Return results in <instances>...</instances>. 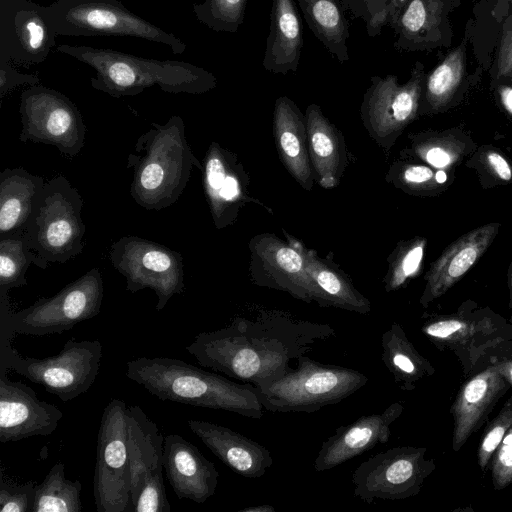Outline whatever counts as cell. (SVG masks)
Listing matches in <instances>:
<instances>
[{"label":"cell","instance_id":"obj_1","mask_svg":"<svg viewBox=\"0 0 512 512\" xmlns=\"http://www.w3.org/2000/svg\"><path fill=\"white\" fill-rule=\"evenodd\" d=\"M334 335L329 324L263 310L254 318L236 317L222 328L199 333L185 348L200 366L258 387L290 372L291 361Z\"/></svg>","mask_w":512,"mask_h":512},{"label":"cell","instance_id":"obj_2","mask_svg":"<svg viewBox=\"0 0 512 512\" xmlns=\"http://www.w3.org/2000/svg\"><path fill=\"white\" fill-rule=\"evenodd\" d=\"M126 376L162 401L225 410L252 419L263 416L256 386L231 381L180 359L138 357L126 363Z\"/></svg>","mask_w":512,"mask_h":512},{"label":"cell","instance_id":"obj_3","mask_svg":"<svg viewBox=\"0 0 512 512\" xmlns=\"http://www.w3.org/2000/svg\"><path fill=\"white\" fill-rule=\"evenodd\" d=\"M56 51L92 67L91 86L114 98L136 96L147 88L167 93L203 94L217 85L213 73L192 63L156 60L90 46L60 44Z\"/></svg>","mask_w":512,"mask_h":512},{"label":"cell","instance_id":"obj_4","mask_svg":"<svg viewBox=\"0 0 512 512\" xmlns=\"http://www.w3.org/2000/svg\"><path fill=\"white\" fill-rule=\"evenodd\" d=\"M194 166L203 169L188 144L183 119L173 115L164 124L153 122L128 155L130 195L146 210L168 208L183 194Z\"/></svg>","mask_w":512,"mask_h":512},{"label":"cell","instance_id":"obj_5","mask_svg":"<svg viewBox=\"0 0 512 512\" xmlns=\"http://www.w3.org/2000/svg\"><path fill=\"white\" fill-rule=\"evenodd\" d=\"M82 207L81 194L65 176L45 182L22 234L37 254L38 268L65 263L82 253L86 232Z\"/></svg>","mask_w":512,"mask_h":512},{"label":"cell","instance_id":"obj_6","mask_svg":"<svg viewBox=\"0 0 512 512\" xmlns=\"http://www.w3.org/2000/svg\"><path fill=\"white\" fill-rule=\"evenodd\" d=\"M368 380L358 370L322 364L303 355L298 358L295 369L256 388L267 411L313 413L343 401Z\"/></svg>","mask_w":512,"mask_h":512},{"label":"cell","instance_id":"obj_7","mask_svg":"<svg viewBox=\"0 0 512 512\" xmlns=\"http://www.w3.org/2000/svg\"><path fill=\"white\" fill-rule=\"evenodd\" d=\"M46 7L56 35L134 37L166 45L174 54L187 48L176 35L134 14L119 0H55Z\"/></svg>","mask_w":512,"mask_h":512},{"label":"cell","instance_id":"obj_8","mask_svg":"<svg viewBox=\"0 0 512 512\" xmlns=\"http://www.w3.org/2000/svg\"><path fill=\"white\" fill-rule=\"evenodd\" d=\"M99 340L76 341L70 338L54 356H22L5 336L1 341V369L12 370L68 402L84 394L94 384L102 358Z\"/></svg>","mask_w":512,"mask_h":512},{"label":"cell","instance_id":"obj_9","mask_svg":"<svg viewBox=\"0 0 512 512\" xmlns=\"http://www.w3.org/2000/svg\"><path fill=\"white\" fill-rule=\"evenodd\" d=\"M104 283L94 267L51 297H42L15 313L1 309V330L30 336L60 334L99 314Z\"/></svg>","mask_w":512,"mask_h":512},{"label":"cell","instance_id":"obj_10","mask_svg":"<svg viewBox=\"0 0 512 512\" xmlns=\"http://www.w3.org/2000/svg\"><path fill=\"white\" fill-rule=\"evenodd\" d=\"M113 267L125 278L126 290L135 293L149 288L157 296L156 310L185 291L183 256L161 243L126 235L110 247Z\"/></svg>","mask_w":512,"mask_h":512},{"label":"cell","instance_id":"obj_11","mask_svg":"<svg viewBox=\"0 0 512 512\" xmlns=\"http://www.w3.org/2000/svg\"><path fill=\"white\" fill-rule=\"evenodd\" d=\"M93 494L97 512L133 511L127 405L121 399H111L101 417Z\"/></svg>","mask_w":512,"mask_h":512},{"label":"cell","instance_id":"obj_12","mask_svg":"<svg viewBox=\"0 0 512 512\" xmlns=\"http://www.w3.org/2000/svg\"><path fill=\"white\" fill-rule=\"evenodd\" d=\"M21 142L51 145L69 157L84 147L86 125L75 103L65 94L41 84L20 96Z\"/></svg>","mask_w":512,"mask_h":512},{"label":"cell","instance_id":"obj_13","mask_svg":"<svg viewBox=\"0 0 512 512\" xmlns=\"http://www.w3.org/2000/svg\"><path fill=\"white\" fill-rule=\"evenodd\" d=\"M425 75L423 65L416 62L404 84H399L393 74L370 78L371 84L360 106V117L369 136L386 153L419 116Z\"/></svg>","mask_w":512,"mask_h":512},{"label":"cell","instance_id":"obj_14","mask_svg":"<svg viewBox=\"0 0 512 512\" xmlns=\"http://www.w3.org/2000/svg\"><path fill=\"white\" fill-rule=\"evenodd\" d=\"M425 447L398 446L377 453L352 473L354 497L376 500H402L416 496L435 470Z\"/></svg>","mask_w":512,"mask_h":512},{"label":"cell","instance_id":"obj_15","mask_svg":"<svg viewBox=\"0 0 512 512\" xmlns=\"http://www.w3.org/2000/svg\"><path fill=\"white\" fill-rule=\"evenodd\" d=\"M422 333L439 349L455 353L469 373L489 350L512 338L505 319L467 301L456 313L427 319Z\"/></svg>","mask_w":512,"mask_h":512},{"label":"cell","instance_id":"obj_16","mask_svg":"<svg viewBox=\"0 0 512 512\" xmlns=\"http://www.w3.org/2000/svg\"><path fill=\"white\" fill-rule=\"evenodd\" d=\"M248 247L253 284L286 292L308 304L316 302L321 307V293L306 271L300 251L290 240L261 233L251 238Z\"/></svg>","mask_w":512,"mask_h":512},{"label":"cell","instance_id":"obj_17","mask_svg":"<svg viewBox=\"0 0 512 512\" xmlns=\"http://www.w3.org/2000/svg\"><path fill=\"white\" fill-rule=\"evenodd\" d=\"M47 7L32 0H0V60L41 64L56 48Z\"/></svg>","mask_w":512,"mask_h":512},{"label":"cell","instance_id":"obj_18","mask_svg":"<svg viewBox=\"0 0 512 512\" xmlns=\"http://www.w3.org/2000/svg\"><path fill=\"white\" fill-rule=\"evenodd\" d=\"M202 164L203 190L216 229L233 225L248 203H259L249 193V175L235 153L213 141Z\"/></svg>","mask_w":512,"mask_h":512},{"label":"cell","instance_id":"obj_19","mask_svg":"<svg viewBox=\"0 0 512 512\" xmlns=\"http://www.w3.org/2000/svg\"><path fill=\"white\" fill-rule=\"evenodd\" d=\"M0 373V442H15L31 436L52 434L62 411L39 399L35 391L21 381H12Z\"/></svg>","mask_w":512,"mask_h":512},{"label":"cell","instance_id":"obj_20","mask_svg":"<svg viewBox=\"0 0 512 512\" xmlns=\"http://www.w3.org/2000/svg\"><path fill=\"white\" fill-rule=\"evenodd\" d=\"M403 411V404L394 402L380 413L363 415L353 423L337 428L322 443L313 463L315 471H329L379 444L387 443L391 426Z\"/></svg>","mask_w":512,"mask_h":512},{"label":"cell","instance_id":"obj_21","mask_svg":"<svg viewBox=\"0 0 512 512\" xmlns=\"http://www.w3.org/2000/svg\"><path fill=\"white\" fill-rule=\"evenodd\" d=\"M501 224L487 223L461 235L430 265L420 304L427 307L455 285L480 260L496 239Z\"/></svg>","mask_w":512,"mask_h":512},{"label":"cell","instance_id":"obj_22","mask_svg":"<svg viewBox=\"0 0 512 512\" xmlns=\"http://www.w3.org/2000/svg\"><path fill=\"white\" fill-rule=\"evenodd\" d=\"M162 463L179 499L202 504L215 494L219 478L216 466L182 436L169 434L164 437Z\"/></svg>","mask_w":512,"mask_h":512},{"label":"cell","instance_id":"obj_23","mask_svg":"<svg viewBox=\"0 0 512 512\" xmlns=\"http://www.w3.org/2000/svg\"><path fill=\"white\" fill-rule=\"evenodd\" d=\"M511 384L490 363L461 387L452 407L454 420L452 446L459 451Z\"/></svg>","mask_w":512,"mask_h":512},{"label":"cell","instance_id":"obj_24","mask_svg":"<svg viewBox=\"0 0 512 512\" xmlns=\"http://www.w3.org/2000/svg\"><path fill=\"white\" fill-rule=\"evenodd\" d=\"M190 430L235 473L260 478L273 464L265 446L228 427L202 420H188Z\"/></svg>","mask_w":512,"mask_h":512},{"label":"cell","instance_id":"obj_25","mask_svg":"<svg viewBox=\"0 0 512 512\" xmlns=\"http://www.w3.org/2000/svg\"><path fill=\"white\" fill-rule=\"evenodd\" d=\"M272 129L283 166L303 189L310 191L315 178L309 157L305 116L287 96H280L275 101Z\"/></svg>","mask_w":512,"mask_h":512},{"label":"cell","instance_id":"obj_26","mask_svg":"<svg viewBox=\"0 0 512 512\" xmlns=\"http://www.w3.org/2000/svg\"><path fill=\"white\" fill-rule=\"evenodd\" d=\"M304 116L314 178L324 189L335 188L348 165L344 137L323 114L319 105H308Z\"/></svg>","mask_w":512,"mask_h":512},{"label":"cell","instance_id":"obj_27","mask_svg":"<svg viewBox=\"0 0 512 512\" xmlns=\"http://www.w3.org/2000/svg\"><path fill=\"white\" fill-rule=\"evenodd\" d=\"M444 0H404L391 17L393 46L399 51L430 50L440 44Z\"/></svg>","mask_w":512,"mask_h":512},{"label":"cell","instance_id":"obj_28","mask_svg":"<svg viewBox=\"0 0 512 512\" xmlns=\"http://www.w3.org/2000/svg\"><path fill=\"white\" fill-rule=\"evenodd\" d=\"M303 48V25L294 0H273L262 65L274 74L296 73Z\"/></svg>","mask_w":512,"mask_h":512},{"label":"cell","instance_id":"obj_29","mask_svg":"<svg viewBox=\"0 0 512 512\" xmlns=\"http://www.w3.org/2000/svg\"><path fill=\"white\" fill-rule=\"evenodd\" d=\"M283 233L300 251L305 269L321 293V307H334L359 314L371 311L370 300L356 289L341 268L333 261L321 258L316 251L305 247L286 231L283 230Z\"/></svg>","mask_w":512,"mask_h":512},{"label":"cell","instance_id":"obj_30","mask_svg":"<svg viewBox=\"0 0 512 512\" xmlns=\"http://www.w3.org/2000/svg\"><path fill=\"white\" fill-rule=\"evenodd\" d=\"M45 182L21 167L0 173V238L23 234Z\"/></svg>","mask_w":512,"mask_h":512},{"label":"cell","instance_id":"obj_31","mask_svg":"<svg viewBox=\"0 0 512 512\" xmlns=\"http://www.w3.org/2000/svg\"><path fill=\"white\" fill-rule=\"evenodd\" d=\"M127 437L133 498L143 480L163 468L164 437L138 405L127 406Z\"/></svg>","mask_w":512,"mask_h":512},{"label":"cell","instance_id":"obj_32","mask_svg":"<svg viewBox=\"0 0 512 512\" xmlns=\"http://www.w3.org/2000/svg\"><path fill=\"white\" fill-rule=\"evenodd\" d=\"M408 138L407 156L444 171H453L478 147L470 133L459 127L420 131Z\"/></svg>","mask_w":512,"mask_h":512},{"label":"cell","instance_id":"obj_33","mask_svg":"<svg viewBox=\"0 0 512 512\" xmlns=\"http://www.w3.org/2000/svg\"><path fill=\"white\" fill-rule=\"evenodd\" d=\"M381 348L384 366L403 391H413L420 380L435 372L431 362L420 354L397 322L382 334Z\"/></svg>","mask_w":512,"mask_h":512},{"label":"cell","instance_id":"obj_34","mask_svg":"<svg viewBox=\"0 0 512 512\" xmlns=\"http://www.w3.org/2000/svg\"><path fill=\"white\" fill-rule=\"evenodd\" d=\"M314 36L340 63L349 61V23L340 0H298Z\"/></svg>","mask_w":512,"mask_h":512},{"label":"cell","instance_id":"obj_35","mask_svg":"<svg viewBox=\"0 0 512 512\" xmlns=\"http://www.w3.org/2000/svg\"><path fill=\"white\" fill-rule=\"evenodd\" d=\"M465 50L463 42L452 50L428 75H425L419 116L433 115L449 109L456 102L465 75Z\"/></svg>","mask_w":512,"mask_h":512},{"label":"cell","instance_id":"obj_36","mask_svg":"<svg viewBox=\"0 0 512 512\" xmlns=\"http://www.w3.org/2000/svg\"><path fill=\"white\" fill-rule=\"evenodd\" d=\"M408 158L395 160L385 180L404 193L417 197H435L445 192L454 181L453 171L437 170L421 161Z\"/></svg>","mask_w":512,"mask_h":512},{"label":"cell","instance_id":"obj_37","mask_svg":"<svg viewBox=\"0 0 512 512\" xmlns=\"http://www.w3.org/2000/svg\"><path fill=\"white\" fill-rule=\"evenodd\" d=\"M81 482L65 476V466L55 463L37 485L32 512H81Z\"/></svg>","mask_w":512,"mask_h":512},{"label":"cell","instance_id":"obj_38","mask_svg":"<svg viewBox=\"0 0 512 512\" xmlns=\"http://www.w3.org/2000/svg\"><path fill=\"white\" fill-rule=\"evenodd\" d=\"M38 267L37 254L22 235L0 238V301L9 300L8 292L27 285L26 272Z\"/></svg>","mask_w":512,"mask_h":512},{"label":"cell","instance_id":"obj_39","mask_svg":"<svg viewBox=\"0 0 512 512\" xmlns=\"http://www.w3.org/2000/svg\"><path fill=\"white\" fill-rule=\"evenodd\" d=\"M427 246V239L415 236L397 244L388 257V270L383 279L386 292L397 291L416 277L421 268Z\"/></svg>","mask_w":512,"mask_h":512},{"label":"cell","instance_id":"obj_40","mask_svg":"<svg viewBox=\"0 0 512 512\" xmlns=\"http://www.w3.org/2000/svg\"><path fill=\"white\" fill-rule=\"evenodd\" d=\"M464 164L476 172L483 189L512 182V163L505 154L492 145L477 147Z\"/></svg>","mask_w":512,"mask_h":512},{"label":"cell","instance_id":"obj_41","mask_svg":"<svg viewBox=\"0 0 512 512\" xmlns=\"http://www.w3.org/2000/svg\"><path fill=\"white\" fill-rule=\"evenodd\" d=\"M247 0H205L193 4L196 18L215 32L238 31L244 21Z\"/></svg>","mask_w":512,"mask_h":512},{"label":"cell","instance_id":"obj_42","mask_svg":"<svg viewBox=\"0 0 512 512\" xmlns=\"http://www.w3.org/2000/svg\"><path fill=\"white\" fill-rule=\"evenodd\" d=\"M344 10L362 19L368 36L379 35L404 0H340Z\"/></svg>","mask_w":512,"mask_h":512},{"label":"cell","instance_id":"obj_43","mask_svg":"<svg viewBox=\"0 0 512 512\" xmlns=\"http://www.w3.org/2000/svg\"><path fill=\"white\" fill-rule=\"evenodd\" d=\"M163 469L160 468L148 475L132 498L134 512H170L167 499Z\"/></svg>","mask_w":512,"mask_h":512},{"label":"cell","instance_id":"obj_44","mask_svg":"<svg viewBox=\"0 0 512 512\" xmlns=\"http://www.w3.org/2000/svg\"><path fill=\"white\" fill-rule=\"evenodd\" d=\"M512 427V395L499 414L488 423L478 448V464L484 469L489 464L507 431Z\"/></svg>","mask_w":512,"mask_h":512},{"label":"cell","instance_id":"obj_45","mask_svg":"<svg viewBox=\"0 0 512 512\" xmlns=\"http://www.w3.org/2000/svg\"><path fill=\"white\" fill-rule=\"evenodd\" d=\"M36 487L34 481L16 484L1 476L0 512H32Z\"/></svg>","mask_w":512,"mask_h":512},{"label":"cell","instance_id":"obj_46","mask_svg":"<svg viewBox=\"0 0 512 512\" xmlns=\"http://www.w3.org/2000/svg\"><path fill=\"white\" fill-rule=\"evenodd\" d=\"M490 461L494 488L501 490L512 483V427L503 437Z\"/></svg>","mask_w":512,"mask_h":512},{"label":"cell","instance_id":"obj_47","mask_svg":"<svg viewBox=\"0 0 512 512\" xmlns=\"http://www.w3.org/2000/svg\"><path fill=\"white\" fill-rule=\"evenodd\" d=\"M41 79L36 74L20 73L11 61L0 60V103L13 89L21 85H38Z\"/></svg>","mask_w":512,"mask_h":512},{"label":"cell","instance_id":"obj_48","mask_svg":"<svg viewBox=\"0 0 512 512\" xmlns=\"http://www.w3.org/2000/svg\"><path fill=\"white\" fill-rule=\"evenodd\" d=\"M512 69V14L505 23L497 60L498 76H507Z\"/></svg>","mask_w":512,"mask_h":512},{"label":"cell","instance_id":"obj_49","mask_svg":"<svg viewBox=\"0 0 512 512\" xmlns=\"http://www.w3.org/2000/svg\"><path fill=\"white\" fill-rule=\"evenodd\" d=\"M490 363L493 364L500 374L512 385V359H497L491 357Z\"/></svg>","mask_w":512,"mask_h":512},{"label":"cell","instance_id":"obj_50","mask_svg":"<svg viewBox=\"0 0 512 512\" xmlns=\"http://www.w3.org/2000/svg\"><path fill=\"white\" fill-rule=\"evenodd\" d=\"M498 95L503 108L512 116V87L500 86L498 88Z\"/></svg>","mask_w":512,"mask_h":512},{"label":"cell","instance_id":"obj_51","mask_svg":"<svg viewBox=\"0 0 512 512\" xmlns=\"http://www.w3.org/2000/svg\"><path fill=\"white\" fill-rule=\"evenodd\" d=\"M275 507L270 504H260L254 506H248L239 510V512H275Z\"/></svg>","mask_w":512,"mask_h":512},{"label":"cell","instance_id":"obj_52","mask_svg":"<svg viewBox=\"0 0 512 512\" xmlns=\"http://www.w3.org/2000/svg\"><path fill=\"white\" fill-rule=\"evenodd\" d=\"M507 276H508V287H509V295H510L509 306L512 310V260H511L509 268H508Z\"/></svg>","mask_w":512,"mask_h":512},{"label":"cell","instance_id":"obj_53","mask_svg":"<svg viewBox=\"0 0 512 512\" xmlns=\"http://www.w3.org/2000/svg\"><path fill=\"white\" fill-rule=\"evenodd\" d=\"M507 76H511V77H512V69H511V71L507 74Z\"/></svg>","mask_w":512,"mask_h":512}]
</instances>
